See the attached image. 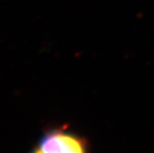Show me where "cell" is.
<instances>
[{
	"label": "cell",
	"instance_id": "6da1fadb",
	"mask_svg": "<svg viewBox=\"0 0 154 153\" xmlns=\"http://www.w3.org/2000/svg\"><path fill=\"white\" fill-rule=\"evenodd\" d=\"M38 148L43 153H86L83 141L65 129H54L45 134Z\"/></svg>",
	"mask_w": 154,
	"mask_h": 153
},
{
	"label": "cell",
	"instance_id": "7a4b0ae2",
	"mask_svg": "<svg viewBox=\"0 0 154 153\" xmlns=\"http://www.w3.org/2000/svg\"><path fill=\"white\" fill-rule=\"evenodd\" d=\"M31 153H43V152H42L39 148H37V149L33 150V151H32V152H31Z\"/></svg>",
	"mask_w": 154,
	"mask_h": 153
}]
</instances>
